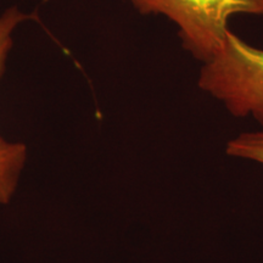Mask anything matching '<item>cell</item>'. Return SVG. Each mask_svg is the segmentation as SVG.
I'll use <instances>...</instances> for the list:
<instances>
[{
    "label": "cell",
    "mask_w": 263,
    "mask_h": 263,
    "mask_svg": "<svg viewBox=\"0 0 263 263\" xmlns=\"http://www.w3.org/2000/svg\"><path fill=\"white\" fill-rule=\"evenodd\" d=\"M197 85L236 118H252L263 129V49L230 29L212 59L201 64Z\"/></svg>",
    "instance_id": "obj_1"
},
{
    "label": "cell",
    "mask_w": 263,
    "mask_h": 263,
    "mask_svg": "<svg viewBox=\"0 0 263 263\" xmlns=\"http://www.w3.org/2000/svg\"><path fill=\"white\" fill-rule=\"evenodd\" d=\"M141 15H162L178 29L182 48L201 64L221 50L229 20L236 15L263 18V0H128Z\"/></svg>",
    "instance_id": "obj_2"
},
{
    "label": "cell",
    "mask_w": 263,
    "mask_h": 263,
    "mask_svg": "<svg viewBox=\"0 0 263 263\" xmlns=\"http://www.w3.org/2000/svg\"><path fill=\"white\" fill-rule=\"evenodd\" d=\"M28 16L17 8L6 9L0 15V78L4 74L12 45L14 33ZM27 161V146L12 143L0 136V205H8L18 186L20 177Z\"/></svg>",
    "instance_id": "obj_3"
},
{
    "label": "cell",
    "mask_w": 263,
    "mask_h": 263,
    "mask_svg": "<svg viewBox=\"0 0 263 263\" xmlns=\"http://www.w3.org/2000/svg\"><path fill=\"white\" fill-rule=\"evenodd\" d=\"M226 154L263 166V129L244 132L227 141Z\"/></svg>",
    "instance_id": "obj_4"
}]
</instances>
